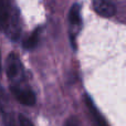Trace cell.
Wrapping results in <instances>:
<instances>
[{
  "instance_id": "obj_1",
  "label": "cell",
  "mask_w": 126,
  "mask_h": 126,
  "mask_svg": "<svg viewBox=\"0 0 126 126\" xmlns=\"http://www.w3.org/2000/svg\"><path fill=\"white\" fill-rule=\"evenodd\" d=\"M0 30H4L13 40L19 38V22L17 16L12 12L10 0H0Z\"/></svg>"
},
{
  "instance_id": "obj_2",
  "label": "cell",
  "mask_w": 126,
  "mask_h": 126,
  "mask_svg": "<svg viewBox=\"0 0 126 126\" xmlns=\"http://www.w3.org/2000/svg\"><path fill=\"white\" fill-rule=\"evenodd\" d=\"M7 75L12 82L11 86H18L24 80L23 65L16 53H10L7 59Z\"/></svg>"
},
{
  "instance_id": "obj_3",
  "label": "cell",
  "mask_w": 126,
  "mask_h": 126,
  "mask_svg": "<svg viewBox=\"0 0 126 126\" xmlns=\"http://www.w3.org/2000/svg\"><path fill=\"white\" fill-rule=\"evenodd\" d=\"M10 90L15 97L17 98L18 102L21 104L26 105V106H33L35 104V94L32 90L28 89V87H22L21 85L18 86H10Z\"/></svg>"
},
{
  "instance_id": "obj_4",
  "label": "cell",
  "mask_w": 126,
  "mask_h": 126,
  "mask_svg": "<svg viewBox=\"0 0 126 126\" xmlns=\"http://www.w3.org/2000/svg\"><path fill=\"white\" fill-rule=\"evenodd\" d=\"M93 8L97 15L104 18H111L115 13V4L111 0H93Z\"/></svg>"
},
{
  "instance_id": "obj_5",
  "label": "cell",
  "mask_w": 126,
  "mask_h": 126,
  "mask_svg": "<svg viewBox=\"0 0 126 126\" xmlns=\"http://www.w3.org/2000/svg\"><path fill=\"white\" fill-rule=\"evenodd\" d=\"M85 101H86V105H87V107H89L90 112H91L92 116H93L94 121H95L96 125L97 126H109L107 125V123H106V121H105L104 117L102 116V114H101L100 112L97 111V109L95 107L93 101H92L87 95L85 96Z\"/></svg>"
},
{
  "instance_id": "obj_6",
  "label": "cell",
  "mask_w": 126,
  "mask_h": 126,
  "mask_svg": "<svg viewBox=\"0 0 126 126\" xmlns=\"http://www.w3.org/2000/svg\"><path fill=\"white\" fill-rule=\"evenodd\" d=\"M69 21L70 24L73 27H80L81 24V12H80V6L78 3L73 4L70 9L69 12Z\"/></svg>"
},
{
  "instance_id": "obj_7",
  "label": "cell",
  "mask_w": 126,
  "mask_h": 126,
  "mask_svg": "<svg viewBox=\"0 0 126 126\" xmlns=\"http://www.w3.org/2000/svg\"><path fill=\"white\" fill-rule=\"evenodd\" d=\"M40 31L41 29H37L30 37H28L23 42V48L27 49V50H32L34 49L35 47L38 46L39 43V40H40Z\"/></svg>"
},
{
  "instance_id": "obj_8",
  "label": "cell",
  "mask_w": 126,
  "mask_h": 126,
  "mask_svg": "<svg viewBox=\"0 0 126 126\" xmlns=\"http://www.w3.org/2000/svg\"><path fill=\"white\" fill-rule=\"evenodd\" d=\"M18 125L19 126H34L33 123L27 116L22 115V114L18 115Z\"/></svg>"
},
{
  "instance_id": "obj_9",
  "label": "cell",
  "mask_w": 126,
  "mask_h": 126,
  "mask_svg": "<svg viewBox=\"0 0 126 126\" xmlns=\"http://www.w3.org/2000/svg\"><path fill=\"white\" fill-rule=\"evenodd\" d=\"M65 126H82L81 123L76 117H70L69 120L65 122Z\"/></svg>"
},
{
  "instance_id": "obj_10",
  "label": "cell",
  "mask_w": 126,
  "mask_h": 126,
  "mask_svg": "<svg viewBox=\"0 0 126 126\" xmlns=\"http://www.w3.org/2000/svg\"><path fill=\"white\" fill-rule=\"evenodd\" d=\"M6 126H19V125H18V123H17V124H16V122L12 120V118H9V121H8V122H7Z\"/></svg>"
},
{
  "instance_id": "obj_11",
  "label": "cell",
  "mask_w": 126,
  "mask_h": 126,
  "mask_svg": "<svg viewBox=\"0 0 126 126\" xmlns=\"http://www.w3.org/2000/svg\"><path fill=\"white\" fill-rule=\"evenodd\" d=\"M0 72H1V54H0Z\"/></svg>"
}]
</instances>
